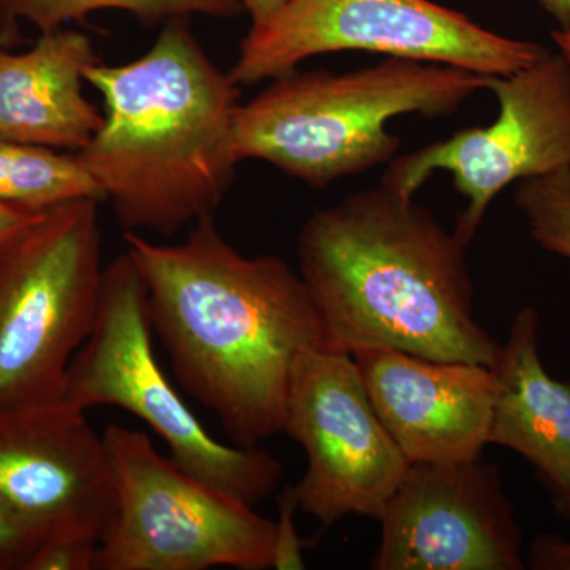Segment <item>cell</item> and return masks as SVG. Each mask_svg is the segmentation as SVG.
<instances>
[{"label": "cell", "mask_w": 570, "mask_h": 570, "mask_svg": "<svg viewBox=\"0 0 570 570\" xmlns=\"http://www.w3.org/2000/svg\"><path fill=\"white\" fill-rule=\"evenodd\" d=\"M124 242L183 389L236 445L257 448L281 433L298 355L340 348L302 275L275 255L238 253L213 217L176 245L137 232Z\"/></svg>", "instance_id": "1"}, {"label": "cell", "mask_w": 570, "mask_h": 570, "mask_svg": "<svg viewBox=\"0 0 570 570\" xmlns=\"http://www.w3.org/2000/svg\"><path fill=\"white\" fill-rule=\"evenodd\" d=\"M466 247L414 197L381 184L306 220L299 275L343 351L491 366L499 343L474 316Z\"/></svg>", "instance_id": "2"}, {"label": "cell", "mask_w": 570, "mask_h": 570, "mask_svg": "<svg viewBox=\"0 0 570 570\" xmlns=\"http://www.w3.org/2000/svg\"><path fill=\"white\" fill-rule=\"evenodd\" d=\"M104 124L75 153L126 232L164 236L213 217L234 181L239 86L209 59L189 18L165 22L132 62L89 67Z\"/></svg>", "instance_id": "3"}, {"label": "cell", "mask_w": 570, "mask_h": 570, "mask_svg": "<svg viewBox=\"0 0 570 570\" xmlns=\"http://www.w3.org/2000/svg\"><path fill=\"white\" fill-rule=\"evenodd\" d=\"M482 89L485 75L415 59L385 58L343 75L294 70L239 104L236 157L264 160L322 189L392 163L400 148L387 129L392 119L445 118Z\"/></svg>", "instance_id": "4"}, {"label": "cell", "mask_w": 570, "mask_h": 570, "mask_svg": "<svg viewBox=\"0 0 570 570\" xmlns=\"http://www.w3.org/2000/svg\"><path fill=\"white\" fill-rule=\"evenodd\" d=\"M153 333L145 284L126 250L105 266L96 324L67 370L62 400L85 412H129L163 439L179 466L255 508L275 493L283 466L258 445L232 448L205 430L160 367Z\"/></svg>", "instance_id": "5"}, {"label": "cell", "mask_w": 570, "mask_h": 570, "mask_svg": "<svg viewBox=\"0 0 570 570\" xmlns=\"http://www.w3.org/2000/svg\"><path fill=\"white\" fill-rule=\"evenodd\" d=\"M116 480V508L94 570L273 569L276 521L190 474L142 431H104Z\"/></svg>", "instance_id": "6"}, {"label": "cell", "mask_w": 570, "mask_h": 570, "mask_svg": "<svg viewBox=\"0 0 570 570\" xmlns=\"http://www.w3.org/2000/svg\"><path fill=\"white\" fill-rule=\"evenodd\" d=\"M99 202L58 206L0 254V411L62 400L102 292Z\"/></svg>", "instance_id": "7"}, {"label": "cell", "mask_w": 570, "mask_h": 570, "mask_svg": "<svg viewBox=\"0 0 570 570\" xmlns=\"http://www.w3.org/2000/svg\"><path fill=\"white\" fill-rule=\"evenodd\" d=\"M337 51L445 63L485 77L513 73L549 52L431 0H288L266 24L249 29L228 73L238 86L257 85Z\"/></svg>", "instance_id": "8"}, {"label": "cell", "mask_w": 570, "mask_h": 570, "mask_svg": "<svg viewBox=\"0 0 570 570\" xmlns=\"http://www.w3.org/2000/svg\"><path fill=\"white\" fill-rule=\"evenodd\" d=\"M487 89L498 99L497 121L397 157L382 178V186L414 197L434 171H449L468 202L453 230L466 246L509 184L570 167V63L561 52L487 77Z\"/></svg>", "instance_id": "9"}, {"label": "cell", "mask_w": 570, "mask_h": 570, "mask_svg": "<svg viewBox=\"0 0 570 570\" xmlns=\"http://www.w3.org/2000/svg\"><path fill=\"white\" fill-rule=\"evenodd\" d=\"M283 431L307 456L292 485L298 509L325 528L348 515L381 519L412 464L379 419L354 355L340 348L298 355Z\"/></svg>", "instance_id": "10"}, {"label": "cell", "mask_w": 570, "mask_h": 570, "mask_svg": "<svg viewBox=\"0 0 570 570\" xmlns=\"http://www.w3.org/2000/svg\"><path fill=\"white\" fill-rule=\"evenodd\" d=\"M376 570H521L523 534L497 464L412 463L382 512Z\"/></svg>", "instance_id": "11"}, {"label": "cell", "mask_w": 570, "mask_h": 570, "mask_svg": "<svg viewBox=\"0 0 570 570\" xmlns=\"http://www.w3.org/2000/svg\"><path fill=\"white\" fill-rule=\"evenodd\" d=\"M0 508L45 532L100 538L116 480L85 411L63 400L0 411Z\"/></svg>", "instance_id": "12"}, {"label": "cell", "mask_w": 570, "mask_h": 570, "mask_svg": "<svg viewBox=\"0 0 570 570\" xmlns=\"http://www.w3.org/2000/svg\"><path fill=\"white\" fill-rule=\"evenodd\" d=\"M352 355L379 419L411 463H463L482 456L493 415L490 366L393 348H358Z\"/></svg>", "instance_id": "13"}, {"label": "cell", "mask_w": 570, "mask_h": 570, "mask_svg": "<svg viewBox=\"0 0 570 570\" xmlns=\"http://www.w3.org/2000/svg\"><path fill=\"white\" fill-rule=\"evenodd\" d=\"M100 62L85 33H40L31 50L0 48V138L80 153L104 115L82 92L86 70Z\"/></svg>", "instance_id": "14"}, {"label": "cell", "mask_w": 570, "mask_h": 570, "mask_svg": "<svg viewBox=\"0 0 570 570\" xmlns=\"http://www.w3.org/2000/svg\"><path fill=\"white\" fill-rule=\"evenodd\" d=\"M539 313L523 307L499 344L490 444L524 456L550 493L570 490V384L547 373L539 354Z\"/></svg>", "instance_id": "15"}, {"label": "cell", "mask_w": 570, "mask_h": 570, "mask_svg": "<svg viewBox=\"0 0 570 570\" xmlns=\"http://www.w3.org/2000/svg\"><path fill=\"white\" fill-rule=\"evenodd\" d=\"M86 198L105 200L77 154L0 138V202L45 213Z\"/></svg>", "instance_id": "16"}, {"label": "cell", "mask_w": 570, "mask_h": 570, "mask_svg": "<svg viewBox=\"0 0 570 570\" xmlns=\"http://www.w3.org/2000/svg\"><path fill=\"white\" fill-rule=\"evenodd\" d=\"M99 10L124 11L141 24L157 26L194 14L234 18L243 6L239 0H0V48L9 50L20 40L21 21L45 33Z\"/></svg>", "instance_id": "17"}, {"label": "cell", "mask_w": 570, "mask_h": 570, "mask_svg": "<svg viewBox=\"0 0 570 570\" xmlns=\"http://www.w3.org/2000/svg\"><path fill=\"white\" fill-rule=\"evenodd\" d=\"M515 204L534 242L570 261V167L520 181Z\"/></svg>", "instance_id": "18"}, {"label": "cell", "mask_w": 570, "mask_h": 570, "mask_svg": "<svg viewBox=\"0 0 570 570\" xmlns=\"http://www.w3.org/2000/svg\"><path fill=\"white\" fill-rule=\"evenodd\" d=\"M99 539L77 532H47L26 570H94Z\"/></svg>", "instance_id": "19"}, {"label": "cell", "mask_w": 570, "mask_h": 570, "mask_svg": "<svg viewBox=\"0 0 570 570\" xmlns=\"http://www.w3.org/2000/svg\"><path fill=\"white\" fill-rule=\"evenodd\" d=\"M47 532L0 508V570H26Z\"/></svg>", "instance_id": "20"}, {"label": "cell", "mask_w": 570, "mask_h": 570, "mask_svg": "<svg viewBox=\"0 0 570 570\" xmlns=\"http://www.w3.org/2000/svg\"><path fill=\"white\" fill-rule=\"evenodd\" d=\"M279 520L276 521V546L273 569L302 570L305 569L303 542L295 524V510L298 509L292 485L284 487L277 494Z\"/></svg>", "instance_id": "21"}, {"label": "cell", "mask_w": 570, "mask_h": 570, "mask_svg": "<svg viewBox=\"0 0 570 570\" xmlns=\"http://www.w3.org/2000/svg\"><path fill=\"white\" fill-rule=\"evenodd\" d=\"M524 562L534 570H570V542L560 535L540 534L532 540Z\"/></svg>", "instance_id": "22"}, {"label": "cell", "mask_w": 570, "mask_h": 570, "mask_svg": "<svg viewBox=\"0 0 570 570\" xmlns=\"http://www.w3.org/2000/svg\"><path fill=\"white\" fill-rule=\"evenodd\" d=\"M45 213L26 212L0 202V254L39 223Z\"/></svg>", "instance_id": "23"}, {"label": "cell", "mask_w": 570, "mask_h": 570, "mask_svg": "<svg viewBox=\"0 0 570 570\" xmlns=\"http://www.w3.org/2000/svg\"><path fill=\"white\" fill-rule=\"evenodd\" d=\"M250 17V28H261L284 9L288 0H239Z\"/></svg>", "instance_id": "24"}, {"label": "cell", "mask_w": 570, "mask_h": 570, "mask_svg": "<svg viewBox=\"0 0 570 570\" xmlns=\"http://www.w3.org/2000/svg\"><path fill=\"white\" fill-rule=\"evenodd\" d=\"M547 13L558 22V31L570 32V0H538Z\"/></svg>", "instance_id": "25"}, {"label": "cell", "mask_w": 570, "mask_h": 570, "mask_svg": "<svg viewBox=\"0 0 570 570\" xmlns=\"http://www.w3.org/2000/svg\"><path fill=\"white\" fill-rule=\"evenodd\" d=\"M551 504H553L557 515L570 523V490L551 493Z\"/></svg>", "instance_id": "26"}, {"label": "cell", "mask_w": 570, "mask_h": 570, "mask_svg": "<svg viewBox=\"0 0 570 570\" xmlns=\"http://www.w3.org/2000/svg\"><path fill=\"white\" fill-rule=\"evenodd\" d=\"M551 37H553L558 50H560L561 55L564 56L570 63V32H562L557 29V31L551 32Z\"/></svg>", "instance_id": "27"}]
</instances>
